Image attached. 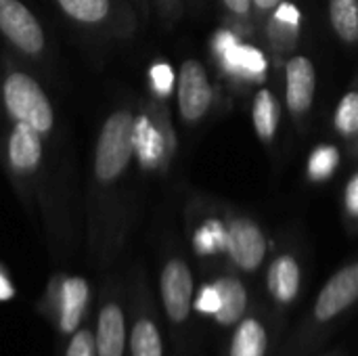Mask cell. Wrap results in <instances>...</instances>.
<instances>
[{
  "label": "cell",
  "instance_id": "6da1fadb",
  "mask_svg": "<svg viewBox=\"0 0 358 356\" xmlns=\"http://www.w3.org/2000/svg\"><path fill=\"white\" fill-rule=\"evenodd\" d=\"M134 120L132 105L120 103L103 118L90 162L86 183L88 222L101 233L115 222L122 197L128 195V178L134 162Z\"/></svg>",
  "mask_w": 358,
  "mask_h": 356
},
{
  "label": "cell",
  "instance_id": "7a4b0ae2",
  "mask_svg": "<svg viewBox=\"0 0 358 356\" xmlns=\"http://www.w3.org/2000/svg\"><path fill=\"white\" fill-rule=\"evenodd\" d=\"M94 63L134 38L138 21L130 0H44Z\"/></svg>",
  "mask_w": 358,
  "mask_h": 356
},
{
  "label": "cell",
  "instance_id": "3957f363",
  "mask_svg": "<svg viewBox=\"0 0 358 356\" xmlns=\"http://www.w3.org/2000/svg\"><path fill=\"white\" fill-rule=\"evenodd\" d=\"M2 164L23 204L38 197L67 195L65 170H52L48 159V141L23 122H8L2 143Z\"/></svg>",
  "mask_w": 358,
  "mask_h": 356
},
{
  "label": "cell",
  "instance_id": "277c9868",
  "mask_svg": "<svg viewBox=\"0 0 358 356\" xmlns=\"http://www.w3.org/2000/svg\"><path fill=\"white\" fill-rule=\"evenodd\" d=\"M0 69L2 107L8 122H23L48 143L55 141L57 113L48 92L38 80V73L4 46L0 48Z\"/></svg>",
  "mask_w": 358,
  "mask_h": 356
},
{
  "label": "cell",
  "instance_id": "5b68a950",
  "mask_svg": "<svg viewBox=\"0 0 358 356\" xmlns=\"http://www.w3.org/2000/svg\"><path fill=\"white\" fill-rule=\"evenodd\" d=\"M0 40L40 78H55L57 46L29 0H0Z\"/></svg>",
  "mask_w": 358,
  "mask_h": 356
},
{
  "label": "cell",
  "instance_id": "8992f818",
  "mask_svg": "<svg viewBox=\"0 0 358 356\" xmlns=\"http://www.w3.org/2000/svg\"><path fill=\"white\" fill-rule=\"evenodd\" d=\"M176 105L185 124H197L212 107V84L208 69L197 59H185L176 76Z\"/></svg>",
  "mask_w": 358,
  "mask_h": 356
},
{
  "label": "cell",
  "instance_id": "52a82bcc",
  "mask_svg": "<svg viewBox=\"0 0 358 356\" xmlns=\"http://www.w3.org/2000/svg\"><path fill=\"white\" fill-rule=\"evenodd\" d=\"M227 252L243 271H256L266 256V237L250 218H235L227 227Z\"/></svg>",
  "mask_w": 358,
  "mask_h": 356
},
{
  "label": "cell",
  "instance_id": "ba28073f",
  "mask_svg": "<svg viewBox=\"0 0 358 356\" xmlns=\"http://www.w3.org/2000/svg\"><path fill=\"white\" fill-rule=\"evenodd\" d=\"M317 92L315 63L306 55H294L285 63V105L294 115L310 111Z\"/></svg>",
  "mask_w": 358,
  "mask_h": 356
},
{
  "label": "cell",
  "instance_id": "9c48e42d",
  "mask_svg": "<svg viewBox=\"0 0 358 356\" xmlns=\"http://www.w3.org/2000/svg\"><path fill=\"white\" fill-rule=\"evenodd\" d=\"M191 296H193V277L189 266L174 258L162 271V298L168 317L174 323H182L191 311Z\"/></svg>",
  "mask_w": 358,
  "mask_h": 356
},
{
  "label": "cell",
  "instance_id": "30bf717a",
  "mask_svg": "<svg viewBox=\"0 0 358 356\" xmlns=\"http://www.w3.org/2000/svg\"><path fill=\"white\" fill-rule=\"evenodd\" d=\"M358 300V264L338 271L321 290L315 315L319 321H329Z\"/></svg>",
  "mask_w": 358,
  "mask_h": 356
},
{
  "label": "cell",
  "instance_id": "8fae6325",
  "mask_svg": "<svg viewBox=\"0 0 358 356\" xmlns=\"http://www.w3.org/2000/svg\"><path fill=\"white\" fill-rule=\"evenodd\" d=\"M134 157L145 170H155L166 157V132L157 109L141 111L134 120Z\"/></svg>",
  "mask_w": 358,
  "mask_h": 356
},
{
  "label": "cell",
  "instance_id": "7c38bea8",
  "mask_svg": "<svg viewBox=\"0 0 358 356\" xmlns=\"http://www.w3.org/2000/svg\"><path fill=\"white\" fill-rule=\"evenodd\" d=\"M252 124L260 141L271 143L279 130V99L271 88H260L252 103Z\"/></svg>",
  "mask_w": 358,
  "mask_h": 356
},
{
  "label": "cell",
  "instance_id": "4fadbf2b",
  "mask_svg": "<svg viewBox=\"0 0 358 356\" xmlns=\"http://www.w3.org/2000/svg\"><path fill=\"white\" fill-rule=\"evenodd\" d=\"M268 290L281 302H292L300 290V266L294 256H279L268 269Z\"/></svg>",
  "mask_w": 358,
  "mask_h": 356
},
{
  "label": "cell",
  "instance_id": "5bb4252c",
  "mask_svg": "<svg viewBox=\"0 0 358 356\" xmlns=\"http://www.w3.org/2000/svg\"><path fill=\"white\" fill-rule=\"evenodd\" d=\"M214 290L218 294V311L214 313L218 323H222V325L237 323L241 319V315L245 311V302H248L243 283L233 277H227V279H218Z\"/></svg>",
  "mask_w": 358,
  "mask_h": 356
},
{
  "label": "cell",
  "instance_id": "9a60e30c",
  "mask_svg": "<svg viewBox=\"0 0 358 356\" xmlns=\"http://www.w3.org/2000/svg\"><path fill=\"white\" fill-rule=\"evenodd\" d=\"M96 346L99 356H122L124 353V315L120 306L107 304L101 311Z\"/></svg>",
  "mask_w": 358,
  "mask_h": 356
},
{
  "label": "cell",
  "instance_id": "2e32d148",
  "mask_svg": "<svg viewBox=\"0 0 358 356\" xmlns=\"http://www.w3.org/2000/svg\"><path fill=\"white\" fill-rule=\"evenodd\" d=\"M86 300H88V285L84 279L71 277V279L63 281V285H61V329L65 334H71L73 329H78Z\"/></svg>",
  "mask_w": 358,
  "mask_h": 356
},
{
  "label": "cell",
  "instance_id": "e0dca14e",
  "mask_svg": "<svg viewBox=\"0 0 358 356\" xmlns=\"http://www.w3.org/2000/svg\"><path fill=\"white\" fill-rule=\"evenodd\" d=\"M329 21L344 44H357L358 0H329Z\"/></svg>",
  "mask_w": 358,
  "mask_h": 356
},
{
  "label": "cell",
  "instance_id": "ac0fdd59",
  "mask_svg": "<svg viewBox=\"0 0 358 356\" xmlns=\"http://www.w3.org/2000/svg\"><path fill=\"white\" fill-rule=\"evenodd\" d=\"M268 346L266 332L256 319H245L233 336L231 356H264Z\"/></svg>",
  "mask_w": 358,
  "mask_h": 356
},
{
  "label": "cell",
  "instance_id": "d6986e66",
  "mask_svg": "<svg viewBox=\"0 0 358 356\" xmlns=\"http://www.w3.org/2000/svg\"><path fill=\"white\" fill-rule=\"evenodd\" d=\"M334 124L336 130L346 138L358 134V90H350L340 99L336 107Z\"/></svg>",
  "mask_w": 358,
  "mask_h": 356
},
{
  "label": "cell",
  "instance_id": "ffe728a7",
  "mask_svg": "<svg viewBox=\"0 0 358 356\" xmlns=\"http://www.w3.org/2000/svg\"><path fill=\"white\" fill-rule=\"evenodd\" d=\"M132 356H162V340L151 321H138L134 325Z\"/></svg>",
  "mask_w": 358,
  "mask_h": 356
},
{
  "label": "cell",
  "instance_id": "44dd1931",
  "mask_svg": "<svg viewBox=\"0 0 358 356\" xmlns=\"http://www.w3.org/2000/svg\"><path fill=\"white\" fill-rule=\"evenodd\" d=\"M338 162H340V155H338L336 147H321L319 151H315V155L308 164V170L315 178H325L336 170Z\"/></svg>",
  "mask_w": 358,
  "mask_h": 356
},
{
  "label": "cell",
  "instance_id": "7402d4cb",
  "mask_svg": "<svg viewBox=\"0 0 358 356\" xmlns=\"http://www.w3.org/2000/svg\"><path fill=\"white\" fill-rule=\"evenodd\" d=\"M96 350V342L92 338L90 332H78L69 344L67 356H94Z\"/></svg>",
  "mask_w": 358,
  "mask_h": 356
},
{
  "label": "cell",
  "instance_id": "603a6c76",
  "mask_svg": "<svg viewBox=\"0 0 358 356\" xmlns=\"http://www.w3.org/2000/svg\"><path fill=\"white\" fill-rule=\"evenodd\" d=\"M157 8V15L159 19L166 23V25H172L180 19V13H182V0H151Z\"/></svg>",
  "mask_w": 358,
  "mask_h": 356
},
{
  "label": "cell",
  "instance_id": "cb8c5ba5",
  "mask_svg": "<svg viewBox=\"0 0 358 356\" xmlns=\"http://www.w3.org/2000/svg\"><path fill=\"white\" fill-rule=\"evenodd\" d=\"M151 82L157 94H168L172 84V71L168 69V65H155L151 69Z\"/></svg>",
  "mask_w": 358,
  "mask_h": 356
},
{
  "label": "cell",
  "instance_id": "d4e9b609",
  "mask_svg": "<svg viewBox=\"0 0 358 356\" xmlns=\"http://www.w3.org/2000/svg\"><path fill=\"white\" fill-rule=\"evenodd\" d=\"M222 2V6L233 15V17H248L250 15V10H252V0H220Z\"/></svg>",
  "mask_w": 358,
  "mask_h": 356
},
{
  "label": "cell",
  "instance_id": "484cf974",
  "mask_svg": "<svg viewBox=\"0 0 358 356\" xmlns=\"http://www.w3.org/2000/svg\"><path fill=\"white\" fill-rule=\"evenodd\" d=\"M197 308H199V311H203V313H212V315L218 311V294H216V290H214V287L203 290L201 298L197 300Z\"/></svg>",
  "mask_w": 358,
  "mask_h": 356
},
{
  "label": "cell",
  "instance_id": "4316f807",
  "mask_svg": "<svg viewBox=\"0 0 358 356\" xmlns=\"http://www.w3.org/2000/svg\"><path fill=\"white\" fill-rule=\"evenodd\" d=\"M346 208L352 216L358 218V172L350 178V183L346 187Z\"/></svg>",
  "mask_w": 358,
  "mask_h": 356
},
{
  "label": "cell",
  "instance_id": "83f0119b",
  "mask_svg": "<svg viewBox=\"0 0 358 356\" xmlns=\"http://www.w3.org/2000/svg\"><path fill=\"white\" fill-rule=\"evenodd\" d=\"M13 296H15V290H13L10 281L6 279V275L0 271V300H8Z\"/></svg>",
  "mask_w": 358,
  "mask_h": 356
},
{
  "label": "cell",
  "instance_id": "f1b7e54d",
  "mask_svg": "<svg viewBox=\"0 0 358 356\" xmlns=\"http://www.w3.org/2000/svg\"><path fill=\"white\" fill-rule=\"evenodd\" d=\"M281 2H283V0H252L254 8L260 10V13H271V10H275Z\"/></svg>",
  "mask_w": 358,
  "mask_h": 356
},
{
  "label": "cell",
  "instance_id": "f546056e",
  "mask_svg": "<svg viewBox=\"0 0 358 356\" xmlns=\"http://www.w3.org/2000/svg\"><path fill=\"white\" fill-rule=\"evenodd\" d=\"M134 4V8L141 13L143 19H149L151 17V0H130Z\"/></svg>",
  "mask_w": 358,
  "mask_h": 356
},
{
  "label": "cell",
  "instance_id": "4dcf8cb0",
  "mask_svg": "<svg viewBox=\"0 0 358 356\" xmlns=\"http://www.w3.org/2000/svg\"><path fill=\"white\" fill-rule=\"evenodd\" d=\"M0 105H2V69H0Z\"/></svg>",
  "mask_w": 358,
  "mask_h": 356
}]
</instances>
